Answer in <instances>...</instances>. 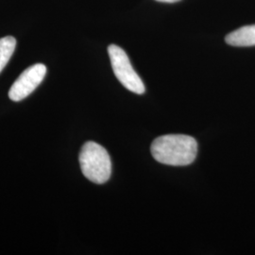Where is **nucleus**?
<instances>
[{"label": "nucleus", "mask_w": 255, "mask_h": 255, "mask_svg": "<svg viewBox=\"0 0 255 255\" xmlns=\"http://www.w3.org/2000/svg\"><path fill=\"white\" fill-rule=\"evenodd\" d=\"M82 172L89 181L102 184L112 174V162L108 151L100 144L89 141L82 146L80 152Z\"/></svg>", "instance_id": "f03ea898"}, {"label": "nucleus", "mask_w": 255, "mask_h": 255, "mask_svg": "<svg viewBox=\"0 0 255 255\" xmlns=\"http://www.w3.org/2000/svg\"><path fill=\"white\" fill-rule=\"evenodd\" d=\"M46 74V66L36 64L29 66L13 82L9 91V98L13 101H23L36 89Z\"/></svg>", "instance_id": "20e7f679"}, {"label": "nucleus", "mask_w": 255, "mask_h": 255, "mask_svg": "<svg viewBox=\"0 0 255 255\" xmlns=\"http://www.w3.org/2000/svg\"><path fill=\"white\" fill-rule=\"evenodd\" d=\"M16 46V40L12 36L3 37L0 39V73L9 63Z\"/></svg>", "instance_id": "423d86ee"}, {"label": "nucleus", "mask_w": 255, "mask_h": 255, "mask_svg": "<svg viewBox=\"0 0 255 255\" xmlns=\"http://www.w3.org/2000/svg\"><path fill=\"white\" fill-rule=\"evenodd\" d=\"M226 43L233 46H255V25L237 28L225 38Z\"/></svg>", "instance_id": "39448f33"}, {"label": "nucleus", "mask_w": 255, "mask_h": 255, "mask_svg": "<svg viewBox=\"0 0 255 255\" xmlns=\"http://www.w3.org/2000/svg\"><path fill=\"white\" fill-rule=\"evenodd\" d=\"M159 2H164V3H175V2H179L181 0H156Z\"/></svg>", "instance_id": "0eeeda50"}, {"label": "nucleus", "mask_w": 255, "mask_h": 255, "mask_svg": "<svg viewBox=\"0 0 255 255\" xmlns=\"http://www.w3.org/2000/svg\"><path fill=\"white\" fill-rule=\"evenodd\" d=\"M150 151L161 164L184 166L192 164L198 154V143L195 138L184 134H167L157 137Z\"/></svg>", "instance_id": "f257e3e1"}, {"label": "nucleus", "mask_w": 255, "mask_h": 255, "mask_svg": "<svg viewBox=\"0 0 255 255\" xmlns=\"http://www.w3.org/2000/svg\"><path fill=\"white\" fill-rule=\"evenodd\" d=\"M108 53L113 71L120 83L132 93L144 94L146 91L144 82L133 69L124 49L117 45H110Z\"/></svg>", "instance_id": "7ed1b4c3"}]
</instances>
